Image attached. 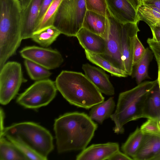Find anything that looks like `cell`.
<instances>
[{
  "instance_id": "cell-11",
  "label": "cell",
  "mask_w": 160,
  "mask_h": 160,
  "mask_svg": "<svg viewBox=\"0 0 160 160\" xmlns=\"http://www.w3.org/2000/svg\"><path fill=\"white\" fill-rule=\"evenodd\" d=\"M138 23H122L121 34L122 59L125 71L128 76L132 75L133 70V52L134 42L140 31Z\"/></svg>"
},
{
  "instance_id": "cell-15",
  "label": "cell",
  "mask_w": 160,
  "mask_h": 160,
  "mask_svg": "<svg viewBox=\"0 0 160 160\" xmlns=\"http://www.w3.org/2000/svg\"><path fill=\"white\" fill-rule=\"evenodd\" d=\"M82 69L85 75L102 93L109 96L114 94V88L103 69L88 63L83 64Z\"/></svg>"
},
{
  "instance_id": "cell-12",
  "label": "cell",
  "mask_w": 160,
  "mask_h": 160,
  "mask_svg": "<svg viewBox=\"0 0 160 160\" xmlns=\"http://www.w3.org/2000/svg\"><path fill=\"white\" fill-rule=\"evenodd\" d=\"M43 0H31L25 9H22L21 35L23 39L31 38L35 32L37 19Z\"/></svg>"
},
{
  "instance_id": "cell-43",
  "label": "cell",
  "mask_w": 160,
  "mask_h": 160,
  "mask_svg": "<svg viewBox=\"0 0 160 160\" xmlns=\"http://www.w3.org/2000/svg\"><path fill=\"white\" fill-rule=\"evenodd\" d=\"M159 125H160V120H159Z\"/></svg>"
},
{
  "instance_id": "cell-28",
  "label": "cell",
  "mask_w": 160,
  "mask_h": 160,
  "mask_svg": "<svg viewBox=\"0 0 160 160\" xmlns=\"http://www.w3.org/2000/svg\"><path fill=\"white\" fill-rule=\"evenodd\" d=\"M24 64L29 76L32 80L37 81L47 79L52 74L49 70L30 60L25 59Z\"/></svg>"
},
{
  "instance_id": "cell-23",
  "label": "cell",
  "mask_w": 160,
  "mask_h": 160,
  "mask_svg": "<svg viewBox=\"0 0 160 160\" xmlns=\"http://www.w3.org/2000/svg\"><path fill=\"white\" fill-rule=\"evenodd\" d=\"M137 12L139 21L145 22L150 28L160 27V12L156 8L143 4L139 7Z\"/></svg>"
},
{
  "instance_id": "cell-6",
  "label": "cell",
  "mask_w": 160,
  "mask_h": 160,
  "mask_svg": "<svg viewBox=\"0 0 160 160\" xmlns=\"http://www.w3.org/2000/svg\"><path fill=\"white\" fill-rule=\"evenodd\" d=\"M87 10L85 0H62L53 26L61 34L76 37L82 28Z\"/></svg>"
},
{
  "instance_id": "cell-13",
  "label": "cell",
  "mask_w": 160,
  "mask_h": 160,
  "mask_svg": "<svg viewBox=\"0 0 160 160\" xmlns=\"http://www.w3.org/2000/svg\"><path fill=\"white\" fill-rule=\"evenodd\" d=\"M108 9L117 20L122 23H138L137 11L128 0H106Z\"/></svg>"
},
{
  "instance_id": "cell-26",
  "label": "cell",
  "mask_w": 160,
  "mask_h": 160,
  "mask_svg": "<svg viewBox=\"0 0 160 160\" xmlns=\"http://www.w3.org/2000/svg\"><path fill=\"white\" fill-rule=\"evenodd\" d=\"M152 52L149 48H146L145 52L135 67L133 77L138 84L146 78H149L148 75L149 65L152 58Z\"/></svg>"
},
{
  "instance_id": "cell-39",
  "label": "cell",
  "mask_w": 160,
  "mask_h": 160,
  "mask_svg": "<svg viewBox=\"0 0 160 160\" xmlns=\"http://www.w3.org/2000/svg\"><path fill=\"white\" fill-rule=\"evenodd\" d=\"M22 9L26 8L28 5L31 0H19Z\"/></svg>"
},
{
  "instance_id": "cell-9",
  "label": "cell",
  "mask_w": 160,
  "mask_h": 160,
  "mask_svg": "<svg viewBox=\"0 0 160 160\" xmlns=\"http://www.w3.org/2000/svg\"><path fill=\"white\" fill-rule=\"evenodd\" d=\"M106 17L109 22V32L108 39L106 42L105 52L101 56L116 67L125 71L122 59L121 43L122 23L115 19L111 14L108 8Z\"/></svg>"
},
{
  "instance_id": "cell-4",
  "label": "cell",
  "mask_w": 160,
  "mask_h": 160,
  "mask_svg": "<svg viewBox=\"0 0 160 160\" xmlns=\"http://www.w3.org/2000/svg\"><path fill=\"white\" fill-rule=\"evenodd\" d=\"M19 0H0V68L16 52L22 39Z\"/></svg>"
},
{
  "instance_id": "cell-10",
  "label": "cell",
  "mask_w": 160,
  "mask_h": 160,
  "mask_svg": "<svg viewBox=\"0 0 160 160\" xmlns=\"http://www.w3.org/2000/svg\"><path fill=\"white\" fill-rule=\"evenodd\" d=\"M20 53L25 59L34 62L49 70L59 67L64 61L58 51L50 48L35 46H27L23 48Z\"/></svg>"
},
{
  "instance_id": "cell-25",
  "label": "cell",
  "mask_w": 160,
  "mask_h": 160,
  "mask_svg": "<svg viewBox=\"0 0 160 160\" xmlns=\"http://www.w3.org/2000/svg\"><path fill=\"white\" fill-rule=\"evenodd\" d=\"M61 34L56 28L52 26L35 32L31 38L41 46L47 48L52 44Z\"/></svg>"
},
{
  "instance_id": "cell-7",
  "label": "cell",
  "mask_w": 160,
  "mask_h": 160,
  "mask_svg": "<svg viewBox=\"0 0 160 160\" xmlns=\"http://www.w3.org/2000/svg\"><path fill=\"white\" fill-rule=\"evenodd\" d=\"M57 90L55 82L50 79L37 81L18 96L17 102L26 108H38L49 103Z\"/></svg>"
},
{
  "instance_id": "cell-2",
  "label": "cell",
  "mask_w": 160,
  "mask_h": 160,
  "mask_svg": "<svg viewBox=\"0 0 160 160\" xmlns=\"http://www.w3.org/2000/svg\"><path fill=\"white\" fill-rule=\"evenodd\" d=\"M55 82L63 98L78 107L89 109L104 100L102 93L82 72L63 70Z\"/></svg>"
},
{
  "instance_id": "cell-31",
  "label": "cell",
  "mask_w": 160,
  "mask_h": 160,
  "mask_svg": "<svg viewBox=\"0 0 160 160\" xmlns=\"http://www.w3.org/2000/svg\"><path fill=\"white\" fill-rule=\"evenodd\" d=\"M87 10L106 17L108 7L106 0H85Z\"/></svg>"
},
{
  "instance_id": "cell-16",
  "label": "cell",
  "mask_w": 160,
  "mask_h": 160,
  "mask_svg": "<svg viewBox=\"0 0 160 160\" xmlns=\"http://www.w3.org/2000/svg\"><path fill=\"white\" fill-rule=\"evenodd\" d=\"M76 37L85 50L101 55L105 53L107 41L101 36L82 28Z\"/></svg>"
},
{
  "instance_id": "cell-36",
  "label": "cell",
  "mask_w": 160,
  "mask_h": 160,
  "mask_svg": "<svg viewBox=\"0 0 160 160\" xmlns=\"http://www.w3.org/2000/svg\"><path fill=\"white\" fill-rule=\"evenodd\" d=\"M150 28L152 35L151 39L155 42H160V27L155 26Z\"/></svg>"
},
{
  "instance_id": "cell-3",
  "label": "cell",
  "mask_w": 160,
  "mask_h": 160,
  "mask_svg": "<svg viewBox=\"0 0 160 160\" xmlns=\"http://www.w3.org/2000/svg\"><path fill=\"white\" fill-rule=\"evenodd\" d=\"M157 85V79L142 82L134 88L119 94L116 110L110 117L115 123L113 129L115 133H123L126 124L145 118L144 110L147 99Z\"/></svg>"
},
{
  "instance_id": "cell-30",
  "label": "cell",
  "mask_w": 160,
  "mask_h": 160,
  "mask_svg": "<svg viewBox=\"0 0 160 160\" xmlns=\"http://www.w3.org/2000/svg\"><path fill=\"white\" fill-rule=\"evenodd\" d=\"M160 119L150 118L144 122L140 129L144 135H150L160 137Z\"/></svg>"
},
{
  "instance_id": "cell-33",
  "label": "cell",
  "mask_w": 160,
  "mask_h": 160,
  "mask_svg": "<svg viewBox=\"0 0 160 160\" xmlns=\"http://www.w3.org/2000/svg\"><path fill=\"white\" fill-rule=\"evenodd\" d=\"M147 42L154 55L157 64L160 63V42H155L152 40L151 38H148Z\"/></svg>"
},
{
  "instance_id": "cell-27",
  "label": "cell",
  "mask_w": 160,
  "mask_h": 160,
  "mask_svg": "<svg viewBox=\"0 0 160 160\" xmlns=\"http://www.w3.org/2000/svg\"><path fill=\"white\" fill-rule=\"evenodd\" d=\"M5 137L12 142L26 156L28 160H47V158L38 153L20 138L8 135Z\"/></svg>"
},
{
  "instance_id": "cell-17",
  "label": "cell",
  "mask_w": 160,
  "mask_h": 160,
  "mask_svg": "<svg viewBox=\"0 0 160 160\" xmlns=\"http://www.w3.org/2000/svg\"><path fill=\"white\" fill-rule=\"evenodd\" d=\"M82 28L98 35L107 41L109 32V24L107 17L87 10Z\"/></svg>"
},
{
  "instance_id": "cell-32",
  "label": "cell",
  "mask_w": 160,
  "mask_h": 160,
  "mask_svg": "<svg viewBox=\"0 0 160 160\" xmlns=\"http://www.w3.org/2000/svg\"><path fill=\"white\" fill-rule=\"evenodd\" d=\"M146 49L137 36L135 39L133 50V67L137 64L142 57L145 52Z\"/></svg>"
},
{
  "instance_id": "cell-8",
  "label": "cell",
  "mask_w": 160,
  "mask_h": 160,
  "mask_svg": "<svg viewBox=\"0 0 160 160\" xmlns=\"http://www.w3.org/2000/svg\"><path fill=\"white\" fill-rule=\"evenodd\" d=\"M0 70V103L6 105L16 95L24 78L21 64L17 62H6Z\"/></svg>"
},
{
  "instance_id": "cell-14",
  "label": "cell",
  "mask_w": 160,
  "mask_h": 160,
  "mask_svg": "<svg viewBox=\"0 0 160 160\" xmlns=\"http://www.w3.org/2000/svg\"><path fill=\"white\" fill-rule=\"evenodd\" d=\"M119 150L117 142L93 144L86 148L76 157L77 160H103L108 159Z\"/></svg>"
},
{
  "instance_id": "cell-38",
  "label": "cell",
  "mask_w": 160,
  "mask_h": 160,
  "mask_svg": "<svg viewBox=\"0 0 160 160\" xmlns=\"http://www.w3.org/2000/svg\"><path fill=\"white\" fill-rule=\"evenodd\" d=\"M128 1L137 12L138 8L141 4V0H128Z\"/></svg>"
},
{
  "instance_id": "cell-34",
  "label": "cell",
  "mask_w": 160,
  "mask_h": 160,
  "mask_svg": "<svg viewBox=\"0 0 160 160\" xmlns=\"http://www.w3.org/2000/svg\"><path fill=\"white\" fill-rule=\"evenodd\" d=\"M53 1V0H43L40 7L39 14L37 19L36 28Z\"/></svg>"
},
{
  "instance_id": "cell-1",
  "label": "cell",
  "mask_w": 160,
  "mask_h": 160,
  "mask_svg": "<svg viewBox=\"0 0 160 160\" xmlns=\"http://www.w3.org/2000/svg\"><path fill=\"white\" fill-rule=\"evenodd\" d=\"M59 153L83 150L93 137L98 125L87 114L68 112L56 119L54 124Z\"/></svg>"
},
{
  "instance_id": "cell-35",
  "label": "cell",
  "mask_w": 160,
  "mask_h": 160,
  "mask_svg": "<svg viewBox=\"0 0 160 160\" xmlns=\"http://www.w3.org/2000/svg\"><path fill=\"white\" fill-rule=\"evenodd\" d=\"M133 159L119 150L112 155L108 160H132Z\"/></svg>"
},
{
  "instance_id": "cell-42",
  "label": "cell",
  "mask_w": 160,
  "mask_h": 160,
  "mask_svg": "<svg viewBox=\"0 0 160 160\" xmlns=\"http://www.w3.org/2000/svg\"><path fill=\"white\" fill-rule=\"evenodd\" d=\"M147 0H141V5L143 4L145 1H146Z\"/></svg>"
},
{
  "instance_id": "cell-41",
  "label": "cell",
  "mask_w": 160,
  "mask_h": 160,
  "mask_svg": "<svg viewBox=\"0 0 160 160\" xmlns=\"http://www.w3.org/2000/svg\"><path fill=\"white\" fill-rule=\"evenodd\" d=\"M153 160H160V153L156 156Z\"/></svg>"
},
{
  "instance_id": "cell-18",
  "label": "cell",
  "mask_w": 160,
  "mask_h": 160,
  "mask_svg": "<svg viewBox=\"0 0 160 160\" xmlns=\"http://www.w3.org/2000/svg\"><path fill=\"white\" fill-rule=\"evenodd\" d=\"M160 153V137L145 135L133 160H153Z\"/></svg>"
},
{
  "instance_id": "cell-21",
  "label": "cell",
  "mask_w": 160,
  "mask_h": 160,
  "mask_svg": "<svg viewBox=\"0 0 160 160\" xmlns=\"http://www.w3.org/2000/svg\"><path fill=\"white\" fill-rule=\"evenodd\" d=\"M87 59L91 62L110 73L112 76L118 77H126L128 75L125 71L118 68L100 54L85 50Z\"/></svg>"
},
{
  "instance_id": "cell-20",
  "label": "cell",
  "mask_w": 160,
  "mask_h": 160,
  "mask_svg": "<svg viewBox=\"0 0 160 160\" xmlns=\"http://www.w3.org/2000/svg\"><path fill=\"white\" fill-rule=\"evenodd\" d=\"M27 158L10 141L0 136V160H27Z\"/></svg>"
},
{
  "instance_id": "cell-40",
  "label": "cell",
  "mask_w": 160,
  "mask_h": 160,
  "mask_svg": "<svg viewBox=\"0 0 160 160\" xmlns=\"http://www.w3.org/2000/svg\"><path fill=\"white\" fill-rule=\"evenodd\" d=\"M158 77L157 78L158 85L160 91V63L158 64Z\"/></svg>"
},
{
  "instance_id": "cell-29",
  "label": "cell",
  "mask_w": 160,
  "mask_h": 160,
  "mask_svg": "<svg viewBox=\"0 0 160 160\" xmlns=\"http://www.w3.org/2000/svg\"><path fill=\"white\" fill-rule=\"evenodd\" d=\"M62 0H53L37 26L35 32L47 27L53 26L54 17Z\"/></svg>"
},
{
  "instance_id": "cell-22",
  "label": "cell",
  "mask_w": 160,
  "mask_h": 160,
  "mask_svg": "<svg viewBox=\"0 0 160 160\" xmlns=\"http://www.w3.org/2000/svg\"><path fill=\"white\" fill-rule=\"evenodd\" d=\"M144 135L140 128L137 127L122 145L121 148L122 152L133 159L139 148Z\"/></svg>"
},
{
  "instance_id": "cell-19",
  "label": "cell",
  "mask_w": 160,
  "mask_h": 160,
  "mask_svg": "<svg viewBox=\"0 0 160 160\" xmlns=\"http://www.w3.org/2000/svg\"><path fill=\"white\" fill-rule=\"evenodd\" d=\"M116 106L112 97L98 103L91 108L89 116L93 120L102 124L106 119L110 118Z\"/></svg>"
},
{
  "instance_id": "cell-5",
  "label": "cell",
  "mask_w": 160,
  "mask_h": 160,
  "mask_svg": "<svg viewBox=\"0 0 160 160\" xmlns=\"http://www.w3.org/2000/svg\"><path fill=\"white\" fill-rule=\"evenodd\" d=\"M0 136L18 137L39 154L47 158L54 148L53 138L46 128L32 122L13 124L4 128ZM48 159V158H47Z\"/></svg>"
},
{
  "instance_id": "cell-37",
  "label": "cell",
  "mask_w": 160,
  "mask_h": 160,
  "mask_svg": "<svg viewBox=\"0 0 160 160\" xmlns=\"http://www.w3.org/2000/svg\"><path fill=\"white\" fill-rule=\"evenodd\" d=\"M143 4L155 8L160 12V0H147Z\"/></svg>"
},
{
  "instance_id": "cell-24",
  "label": "cell",
  "mask_w": 160,
  "mask_h": 160,
  "mask_svg": "<svg viewBox=\"0 0 160 160\" xmlns=\"http://www.w3.org/2000/svg\"><path fill=\"white\" fill-rule=\"evenodd\" d=\"M157 86L147 99L144 110L145 118L160 119V91L158 85V87Z\"/></svg>"
}]
</instances>
